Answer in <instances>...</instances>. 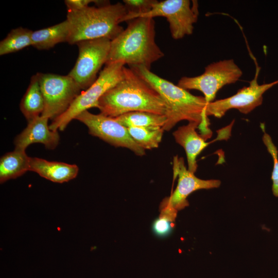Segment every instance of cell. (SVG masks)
<instances>
[{"label":"cell","instance_id":"1","mask_svg":"<svg viewBox=\"0 0 278 278\" xmlns=\"http://www.w3.org/2000/svg\"><path fill=\"white\" fill-rule=\"evenodd\" d=\"M100 113L115 118L134 111L166 115V105L160 94L130 68L124 67L123 78L98 101Z\"/></svg>","mask_w":278,"mask_h":278},{"label":"cell","instance_id":"2","mask_svg":"<svg viewBox=\"0 0 278 278\" xmlns=\"http://www.w3.org/2000/svg\"><path fill=\"white\" fill-rule=\"evenodd\" d=\"M151 86L161 96L167 107L166 122L163 127L169 131L179 121L197 122L205 140L211 137L207 116L205 114L207 102L205 98L195 96L187 90L175 85L142 66L129 67Z\"/></svg>","mask_w":278,"mask_h":278},{"label":"cell","instance_id":"3","mask_svg":"<svg viewBox=\"0 0 278 278\" xmlns=\"http://www.w3.org/2000/svg\"><path fill=\"white\" fill-rule=\"evenodd\" d=\"M127 22V28L111 40L106 65L120 62L150 70L151 65L164 56L155 42L154 20L138 17Z\"/></svg>","mask_w":278,"mask_h":278},{"label":"cell","instance_id":"4","mask_svg":"<svg viewBox=\"0 0 278 278\" xmlns=\"http://www.w3.org/2000/svg\"><path fill=\"white\" fill-rule=\"evenodd\" d=\"M127 14L124 4L120 2L89 6L79 10H67L66 20L70 26L67 43L73 45L100 38L112 40L124 30L120 23L124 22Z\"/></svg>","mask_w":278,"mask_h":278},{"label":"cell","instance_id":"5","mask_svg":"<svg viewBox=\"0 0 278 278\" xmlns=\"http://www.w3.org/2000/svg\"><path fill=\"white\" fill-rule=\"evenodd\" d=\"M125 65L120 62L106 64L96 81L75 99L68 109L49 125L53 131H63L70 121L82 112L96 107L100 98L123 77Z\"/></svg>","mask_w":278,"mask_h":278},{"label":"cell","instance_id":"6","mask_svg":"<svg viewBox=\"0 0 278 278\" xmlns=\"http://www.w3.org/2000/svg\"><path fill=\"white\" fill-rule=\"evenodd\" d=\"M242 74V71L233 59L220 60L208 64L200 75L182 77L177 85L186 90L201 92L208 104L213 101L220 89L236 82Z\"/></svg>","mask_w":278,"mask_h":278},{"label":"cell","instance_id":"7","mask_svg":"<svg viewBox=\"0 0 278 278\" xmlns=\"http://www.w3.org/2000/svg\"><path fill=\"white\" fill-rule=\"evenodd\" d=\"M36 74L44 100L41 116L54 119L68 109L81 89L68 75Z\"/></svg>","mask_w":278,"mask_h":278},{"label":"cell","instance_id":"8","mask_svg":"<svg viewBox=\"0 0 278 278\" xmlns=\"http://www.w3.org/2000/svg\"><path fill=\"white\" fill-rule=\"evenodd\" d=\"M111 42L107 38L84 40L76 44L79 55L68 74L81 90L88 89L97 79V73L106 63Z\"/></svg>","mask_w":278,"mask_h":278},{"label":"cell","instance_id":"9","mask_svg":"<svg viewBox=\"0 0 278 278\" xmlns=\"http://www.w3.org/2000/svg\"><path fill=\"white\" fill-rule=\"evenodd\" d=\"M198 15L197 1L165 0L155 1L149 11L137 18L165 17L169 23L172 38L179 40L193 33Z\"/></svg>","mask_w":278,"mask_h":278},{"label":"cell","instance_id":"10","mask_svg":"<svg viewBox=\"0 0 278 278\" xmlns=\"http://www.w3.org/2000/svg\"><path fill=\"white\" fill-rule=\"evenodd\" d=\"M75 119L85 125L92 135L115 147L126 148L137 155H145V150L132 138L127 128L121 125L115 118L101 113L94 114L86 110L77 116Z\"/></svg>","mask_w":278,"mask_h":278},{"label":"cell","instance_id":"11","mask_svg":"<svg viewBox=\"0 0 278 278\" xmlns=\"http://www.w3.org/2000/svg\"><path fill=\"white\" fill-rule=\"evenodd\" d=\"M259 71V68L257 67L255 76L249 86L240 89L230 97L208 103L205 109L206 116H213L221 118L228 110L232 109L247 114L261 105L264 93L278 83V80L270 83L259 84L257 80Z\"/></svg>","mask_w":278,"mask_h":278},{"label":"cell","instance_id":"12","mask_svg":"<svg viewBox=\"0 0 278 278\" xmlns=\"http://www.w3.org/2000/svg\"><path fill=\"white\" fill-rule=\"evenodd\" d=\"M174 178L178 177V184L173 193L163 200L177 211L188 205L187 197L194 192L202 189L218 188L221 184L219 180H202L196 177L185 165L184 159L176 155L173 159Z\"/></svg>","mask_w":278,"mask_h":278},{"label":"cell","instance_id":"13","mask_svg":"<svg viewBox=\"0 0 278 278\" xmlns=\"http://www.w3.org/2000/svg\"><path fill=\"white\" fill-rule=\"evenodd\" d=\"M48 118L41 115L28 122L27 127L14 140L15 149L25 151L33 143H41L49 149L55 148L60 137L57 131L50 129Z\"/></svg>","mask_w":278,"mask_h":278},{"label":"cell","instance_id":"14","mask_svg":"<svg viewBox=\"0 0 278 278\" xmlns=\"http://www.w3.org/2000/svg\"><path fill=\"white\" fill-rule=\"evenodd\" d=\"M199 124L192 121L179 127L172 134L176 142L184 149L187 158L188 169L195 173L198 168L197 158L210 144L201 135L198 134L196 129Z\"/></svg>","mask_w":278,"mask_h":278},{"label":"cell","instance_id":"15","mask_svg":"<svg viewBox=\"0 0 278 278\" xmlns=\"http://www.w3.org/2000/svg\"><path fill=\"white\" fill-rule=\"evenodd\" d=\"M29 171L54 182L61 183L76 178L79 168L75 164L30 158Z\"/></svg>","mask_w":278,"mask_h":278},{"label":"cell","instance_id":"16","mask_svg":"<svg viewBox=\"0 0 278 278\" xmlns=\"http://www.w3.org/2000/svg\"><path fill=\"white\" fill-rule=\"evenodd\" d=\"M69 35L70 26L66 19L56 25L33 31L32 46L39 50L48 49L58 43L67 42Z\"/></svg>","mask_w":278,"mask_h":278},{"label":"cell","instance_id":"17","mask_svg":"<svg viewBox=\"0 0 278 278\" xmlns=\"http://www.w3.org/2000/svg\"><path fill=\"white\" fill-rule=\"evenodd\" d=\"M30 158L25 151L14 149L1 157L0 159V182L3 183L15 179L29 171Z\"/></svg>","mask_w":278,"mask_h":278},{"label":"cell","instance_id":"18","mask_svg":"<svg viewBox=\"0 0 278 278\" xmlns=\"http://www.w3.org/2000/svg\"><path fill=\"white\" fill-rule=\"evenodd\" d=\"M20 107L28 122L41 115L44 108V100L37 74L31 77Z\"/></svg>","mask_w":278,"mask_h":278},{"label":"cell","instance_id":"19","mask_svg":"<svg viewBox=\"0 0 278 278\" xmlns=\"http://www.w3.org/2000/svg\"><path fill=\"white\" fill-rule=\"evenodd\" d=\"M115 118L126 128L151 126L163 127L167 120L165 115L143 111L128 112Z\"/></svg>","mask_w":278,"mask_h":278},{"label":"cell","instance_id":"20","mask_svg":"<svg viewBox=\"0 0 278 278\" xmlns=\"http://www.w3.org/2000/svg\"><path fill=\"white\" fill-rule=\"evenodd\" d=\"M32 31L22 27L11 30L0 42V55L15 53L32 46Z\"/></svg>","mask_w":278,"mask_h":278},{"label":"cell","instance_id":"21","mask_svg":"<svg viewBox=\"0 0 278 278\" xmlns=\"http://www.w3.org/2000/svg\"><path fill=\"white\" fill-rule=\"evenodd\" d=\"M127 129L132 138L145 150L158 148L164 132L161 127H129Z\"/></svg>","mask_w":278,"mask_h":278},{"label":"cell","instance_id":"22","mask_svg":"<svg viewBox=\"0 0 278 278\" xmlns=\"http://www.w3.org/2000/svg\"><path fill=\"white\" fill-rule=\"evenodd\" d=\"M159 217L153 222L152 229L154 234L159 237L168 236L175 227L177 211L163 201L160 206Z\"/></svg>","mask_w":278,"mask_h":278},{"label":"cell","instance_id":"23","mask_svg":"<svg viewBox=\"0 0 278 278\" xmlns=\"http://www.w3.org/2000/svg\"><path fill=\"white\" fill-rule=\"evenodd\" d=\"M261 127L264 130L263 141L273 161V168L271 178L272 181V190L273 195L278 197V150L271 136L265 132L264 126H261Z\"/></svg>","mask_w":278,"mask_h":278},{"label":"cell","instance_id":"24","mask_svg":"<svg viewBox=\"0 0 278 278\" xmlns=\"http://www.w3.org/2000/svg\"><path fill=\"white\" fill-rule=\"evenodd\" d=\"M155 0H124L123 2L127 10L124 19L128 21L149 11Z\"/></svg>","mask_w":278,"mask_h":278},{"label":"cell","instance_id":"25","mask_svg":"<svg viewBox=\"0 0 278 278\" xmlns=\"http://www.w3.org/2000/svg\"><path fill=\"white\" fill-rule=\"evenodd\" d=\"M92 3H95L97 4H105L102 3L100 1L93 0H65L64 3L66 6L67 9L68 10H79L85 8L89 6Z\"/></svg>","mask_w":278,"mask_h":278}]
</instances>
